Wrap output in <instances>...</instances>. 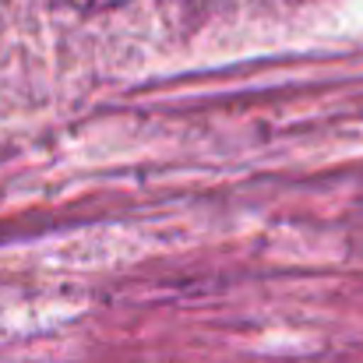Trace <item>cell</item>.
I'll return each mask as SVG.
<instances>
[{"label": "cell", "instance_id": "cell-1", "mask_svg": "<svg viewBox=\"0 0 363 363\" xmlns=\"http://www.w3.org/2000/svg\"><path fill=\"white\" fill-rule=\"evenodd\" d=\"M67 7H78V11H106V7H117L123 0H60Z\"/></svg>", "mask_w": 363, "mask_h": 363}]
</instances>
